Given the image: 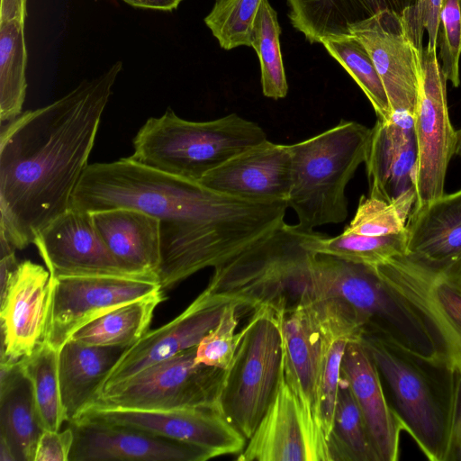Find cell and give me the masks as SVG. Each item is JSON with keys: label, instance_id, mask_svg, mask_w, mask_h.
Segmentation results:
<instances>
[{"label": "cell", "instance_id": "1", "mask_svg": "<svg viewBox=\"0 0 461 461\" xmlns=\"http://www.w3.org/2000/svg\"><path fill=\"white\" fill-rule=\"evenodd\" d=\"M71 207L90 213L140 210L160 222L157 276L163 292L206 267L217 268L285 222L286 201L256 203L213 191L129 157L88 165Z\"/></svg>", "mask_w": 461, "mask_h": 461}, {"label": "cell", "instance_id": "2", "mask_svg": "<svg viewBox=\"0 0 461 461\" xmlns=\"http://www.w3.org/2000/svg\"><path fill=\"white\" fill-rule=\"evenodd\" d=\"M122 61L57 101L22 113L0 134V232L15 247L71 208Z\"/></svg>", "mask_w": 461, "mask_h": 461}, {"label": "cell", "instance_id": "3", "mask_svg": "<svg viewBox=\"0 0 461 461\" xmlns=\"http://www.w3.org/2000/svg\"><path fill=\"white\" fill-rule=\"evenodd\" d=\"M361 341L402 429L429 460L447 461L459 370L375 334L365 332Z\"/></svg>", "mask_w": 461, "mask_h": 461}, {"label": "cell", "instance_id": "4", "mask_svg": "<svg viewBox=\"0 0 461 461\" xmlns=\"http://www.w3.org/2000/svg\"><path fill=\"white\" fill-rule=\"evenodd\" d=\"M292 296L294 301L302 296L339 300L355 312L365 332L428 358L445 357L421 318L375 267L312 253L294 282Z\"/></svg>", "mask_w": 461, "mask_h": 461}, {"label": "cell", "instance_id": "5", "mask_svg": "<svg viewBox=\"0 0 461 461\" xmlns=\"http://www.w3.org/2000/svg\"><path fill=\"white\" fill-rule=\"evenodd\" d=\"M371 128L341 120L333 127L290 145L291 179L287 205L304 233L340 223L348 217L346 187L365 162Z\"/></svg>", "mask_w": 461, "mask_h": 461}, {"label": "cell", "instance_id": "6", "mask_svg": "<svg viewBox=\"0 0 461 461\" xmlns=\"http://www.w3.org/2000/svg\"><path fill=\"white\" fill-rule=\"evenodd\" d=\"M266 140L261 126L235 113L192 122L168 109L142 125L133 138V153L129 158L156 170L199 182L231 157Z\"/></svg>", "mask_w": 461, "mask_h": 461}, {"label": "cell", "instance_id": "7", "mask_svg": "<svg viewBox=\"0 0 461 461\" xmlns=\"http://www.w3.org/2000/svg\"><path fill=\"white\" fill-rule=\"evenodd\" d=\"M282 337L277 309L253 310L238 332L235 355L226 370L220 400L226 419L249 439L263 417L277 384Z\"/></svg>", "mask_w": 461, "mask_h": 461}, {"label": "cell", "instance_id": "8", "mask_svg": "<svg viewBox=\"0 0 461 461\" xmlns=\"http://www.w3.org/2000/svg\"><path fill=\"white\" fill-rule=\"evenodd\" d=\"M196 347L148 366L110 387L93 405L145 411L185 407L221 411L226 370L196 363Z\"/></svg>", "mask_w": 461, "mask_h": 461}, {"label": "cell", "instance_id": "9", "mask_svg": "<svg viewBox=\"0 0 461 461\" xmlns=\"http://www.w3.org/2000/svg\"><path fill=\"white\" fill-rule=\"evenodd\" d=\"M461 259L435 265L408 254L375 267L421 318L436 341L461 371Z\"/></svg>", "mask_w": 461, "mask_h": 461}, {"label": "cell", "instance_id": "10", "mask_svg": "<svg viewBox=\"0 0 461 461\" xmlns=\"http://www.w3.org/2000/svg\"><path fill=\"white\" fill-rule=\"evenodd\" d=\"M447 80L437 50L423 48L413 128L417 157L413 175L416 202L426 204L445 194L448 164L456 153V131L448 112Z\"/></svg>", "mask_w": 461, "mask_h": 461}, {"label": "cell", "instance_id": "11", "mask_svg": "<svg viewBox=\"0 0 461 461\" xmlns=\"http://www.w3.org/2000/svg\"><path fill=\"white\" fill-rule=\"evenodd\" d=\"M164 292L156 276L50 278L44 342L57 351L88 322L125 303Z\"/></svg>", "mask_w": 461, "mask_h": 461}, {"label": "cell", "instance_id": "12", "mask_svg": "<svg viewBox=\"0 0 461 461\" xmlns=\"http://www.w3.org/2000/svg\"><path fill=\"white\" fill-rule=\"evenodd\" d=\"M78 419L140 429L203 449L212 457L239 454L247 439L220 410L208 407L145 411L93 405Z\"/></svg>", "mask_w": 461, "mask_h": 461}, {"label": "cell", "instance_id": "13", "mask_svg": "<svg viewBox=\"0 0 461 461\" xmlns=\"http://www.w3.org/2000/svg\"><path fill=\"white\" fill-rule=\"evenodd\" d=\"M349 34L369 53L384 85L392 114L413 115L421 72L422 50L402 14L389 10L349 27Z\"/></svg>", "mask_w": 461, "mask_h": 461}, {"label": "cell", "instance_id": "14", "mask_svg": "<svg viewBox=\"0 0 461 461\" xmlns=\"http://www.w3.org/2000/svg\"><path fill=\"white\" fill-rule=\"evenodd\" d=\"M239 461H330L326 438L306 417L282 362L271 401Z\"/></svg>", "mask_w": 461, "mask_h": 461}, {"label": "cell", "instance_id": "15", "mask_svg": "<svg viewBox=\"0 0 461 461\" xmlns=\"http://www.w3.org/2000/svg\"><path fill=\"white\" fill-rule=\"evenodd\" d=\"M231 302L237 301L205 288L175 319L156 330H148L122 352L105 376L98 397L146 367L198 346L217 325L225 306Z\"/></svg>", "mask_w": 461, "mask_h": 461}, {"label": "cell", "instance_id": "16", "mask_svg": "<svg viewBox=\"0 0 461 461\" xmlns=\"http://www.w3.org/2000/svg\"><path fill=\"white\" fill-rule=\"evenodd\" d=\"M50 278L76 276H135L115 258L92 213L71 207L34 240Z\"/></svg>", "mask_w": 461, "mask_h": 461}, {"label": "cell", "instance_id": "17", "mask_svg": "<svg viewBox=\"0 0 461 461\" xmlns=\"http://www.w3.org/2000/svg\"><path fill=\"white\" fill-rule=\"evenodd\" d=\"M50 274L30 260L20 262L0 294L1 361L18 362L44 342Z\"/></svg>", "mask_w": 461, "mask_h": 461}, {"label": "cell", "instance_id": "18", "mask_svg": "<svg viewBox=\"0 0 461 461\" xmlns=\"http://www.w3.org/2000/svg\"><path fill=\"white\" fill-rule=\"evenodd\" d=\"M294 303L277 309L282 366L304 414L323 433L320 422L321 335L317 303L306 296Z\"/></svg>", "mask_w": 461, "mask_h": 461}, {"label": "cell", "instance_id": "19", "mask_svg": "<svg viewBox=\"0 0 461 461\" xmlns=\"http://www.w3.org/2000/svg\"><path fill=\"white\" fill-rule=\"evenodd\" d=\"M74 442L68 461H204L203 449L131 427L78 419L68 423Z\"/></svg>", "mask_w": 461, "mask_h": 461}, {"label": "cell", "instance_id": "20", "mask_svg": "<svg viewBox=\"0 0 461 461\" xmlns=\"http://www.w3.org/2000/svg\"><path fill=\"white\" fill-rule=\"evenodd\" d=\"M290 145L266 140L231 157L199 182L218 193L256 203L287 201Z\"/></svg>", "mask_w": 461, "mask_h": 461}, {"label": "cell", "instance_id": "21", "mask_svg": "<svg viewBox=\"0 0 461 461\" xmlns=\"http://www.w3.org/2000/svg\"><path fill=\"white\" fill-rule=\"evenodd\" d=\"M416 157L412 114L393 113L389 120L377 118L364 162L368 196L391 202L412 187Z\"/></svg>", "mask_w": 461, "mask_h": 461}, {"label": "cell", "instance_id": "22", "mask_svg": "<svg viewBox=\"0 0 461 461\" xmlns=\"http://www.w3.org/2000/svg\"><path fill=\"white\" fill-rule=\"evenodd\" d=\"M340 376L353 393L379 461L397 460L402 429L387 402L377 368L361 339L348 344Z\"/></svg>", "mask_w": 461, "mask_h": 461}, {"label": "cell", "instance_id": "23", "mask_svg": "<svg viewBox=\"0 0 461 461\" xmlns=\"http://www.w3.org/2000/svg\"><path fill=\"white\" fill-rule=\"evenodd\" d=\"M92 216L108 249L129 273L157 276L160 222L156 217L131 208L96 212Z\"/></svg>", "mask_w": 461, "mask_h": 461}, {"label": "cell", "instance_id": "24", "mask_svg": "<svg viewBox=\"0 0 461 461\" xmlns=\"http://www.w3.org/2000/svg\"><path fill=\"white\" fill-rule=\"evenodd\" d=\"M406 254L435 265L461 259V188L413 207L406 224Z\"/></svg>", "mask_w": 461, "mask_h": 461}, {"label": "cell", "instance_id": "25", "mask_svg": "<svg viewBox=\"0 0 461 461\" xmlns=\"http://www.w3.org/2000/svg\"><path fill=\"white\" fill-rule=\"evenodd\" d=\"M126 348L68 340L59 351V378L65 420L71 423L97 400L103 382Z\"/></svg>", "mask_w": 461, "mask_h": 461}, {"label": "cell", "instance_id": "26", "mask_svg": "<svg viewBox=\"0 0 461 461\" xmlns=\"http://www.w3.org/2000/svg\"><path fill=\"white\" fill-rule=\"evenodd\" d=\"M313 299L317 303L321 335L320 422L327 440L332 428L342 357L348 344L361 339L365 330L355 312L345 303Z\"/></svg>", "mask_w": 461, "mask_h": 461}, {"label": "cell", "instance_id": "27", "mask_svg": "<svg viewBox=\"0 0 461 461\" xmlns=\"http://www.w3.org/2000/svg\"><path fill=\"white\" fill-rule=\"evenodd\" d=\"M293 26L312 43L346 36L349 27L379 12L402 14L415 0H286Z\"/></svg>", "mask_w": 461, "mask_h": 461}, {"label": "cell", "instance_id": "28", "mask_svg": "<svg viewBox=\"0 0 461 461\" xmlns=\"http://www.w3.org/2000/svg\"><path fill=\"white\" fill-rule=\"evenodd\" d=\"M0 406L1 436L11 446L16 461H34L43 429L20 361H1Z\"/></svg>", "mask_w": 461, "mask_h": 461}, {"label": "cell", "instance_id": "29", "mask_svg": "<svg viewBox=\"0 0 461 461\" xmlns=\"http://www.w3.org/2000/svg\"><path fill=\"white\" fill-rule=\"evenodd\" d=\"M164 299L160 293L121 305L88 322L70 339L91 346L127 348L148 331L154 310Z\"/></svg>", "mask_w": 461, "mask_h": 461}, {"label": "cell", "instance_id": "30", "mask_svg": "<svg viewBox=\"0 0 461 461\" xmlns=\"http://www.w3.org/2000/svg\"><path fill=\"white\" fill-rule=\"evenodd\" d=\"M327 444L330 461H379L357 402L341 376Z\"/></svg>", "mask_w": 461, "mask_h": 461}, {"label": "cell", "instance_id": "31", "mask_svg": "<svg viewBox=\"0 0 461 461\" xmlns=\"http://www.w3.org/2000/svg\"><path fill=\"white\" fill-rule=\"evenodd\" d=\"M24 22H0V120L10 122L22 113L27 82Z\"/></svg>", "mask_w": 461, "mask_h": 461}, {"label": "cell", "instance_id": "32", "mask_svg": "<svg viewBox=\"0 0 461 461\" xmlns=\"http://www.w3.org/2000/svg\"><path fill=\"white\" fill-rule=\"evenodd\" d=\"M304 247L314 254L333 256L349 262L376 267L406 253V230L399 234L370 237L343 231L335 237L307 233Z\"/></svg>", "mask_w": 461, "mask_h": 461}, {"label": "cell", "instance_id": "33", "mask_svg": "<svg viewBox=\"0 0 461 461\" xmlns=\"http://www.w3.org/2000/svg\"><path fill=\"white\" fill-rule=\"evenodd\" d=\"M29 380L33 402L43 430H59L66 421L59 378V351L43 342L20 360Z\"/></svg>", "mask_w": 461, "mask_h": 461}, {"label": "cell", "instance_id": "34", "mask_svg": "<svg viewBox=\"0 0 461 461\" xmlns=\"http://www.w3.org/2000/svg\"><path fill=\"white\" fill-rule=\"evenodd\" d=\"M321 43L359 86L377 118L389 120L392 112L384 85L364 45L352 35L325 38Z\"/></svg>", "mask_w": 461, "mask_h": 461}, {"label": "cell", "instance_id": "35", "mask_svg": "<svg viewBox=\"0 0 461 461\" xmlns=\"http://www.w3.org/2000/svg\"><path fill=\"white\" fill-rule=\"evenodd\" d=\"M279 34L276 12L267 0H263L254 23L251 47L260 62L263 95L275 100L285 97L288 91Z\"/></svg>", "mask_w": 461, "mask_h": 461}, {"label": "cell", "instance_id": "36", "mask_svg": "<svg viewBox=\"0 0 461 461\" xmlns=\"http://www.w3.org/2000/svg\"><path fill=\"white\" fill-rule=\"evenodd\" d=\"M415 202L414 186L391 202L362 195L355 215L344 231L370 237L404 232Z\"/></svg>", "mask_w": 461, "mask_h": 461}, {"label": "cell", "instance_id": "37", "mask_svg": "<svg viewBox=\"0 0 461 461\" xmlns=\"http://www.w3.org/2000/svg\"><path fill=\"white\" fill-rule=\"evenodd\" d=\"M263 0H216L204 23L224 50L251 46L254 23Z\"/></svg>", "mask_w": 461, "mask_h": 461}, {"label": "cell", "instance_id": "38", "mask_svg": "<svg viewBox=\"0 0 461 461\" xmlns=\"http://www.w3.org/2000/svg\"><path fill=\"white\" fill-rule=\"evenodd\" d=\"M238 302H231L224 308L217 323L196 347L195 362L227 370L235 355L240 311Z\"/></svg>", "mask_w": 461, "mask_h": 461}, {"label": "cell", "instance_id": "39", "mask_svg": "<svg viewBox=\"0 0 461 461\" xmlns=\"http://www.w3.org/2000/svg\"><path fill=\"white\" fill-rule=\"evenodd\" d=\"M443 76L453 86L460 85L461 0H442L438 17L437 49Z\"/></svg>", "mask_w": 461, "mask_h": 461}, {"label": "cell", "instance_id": "40", "mask_svg": "<svg viewBox=\"0 0 461 461\" xmlns=\"http://www.w3.org/2000/svg\"><path fill=\"white\" fill-rule=\"evenodd\" d=\"M442 0H415L414 4L402 14L409 32L418 48L423 49L424 31L428 33L427 48L437 50L438 17Z\"/></svg>", "mask_w": 461, "mask_h": 461}, {"label": "cell", "instance_id": "41", "mask_svg": "<svg viewBox=\"0 0 461 461\" xmlns=\"http://www.w3.org/2000/svg\"><path fill=\"white\" fill-rule=\"evenodd\" d=\"M74 442L70 426L65 430H43L36 447L34 461H68Z\"/></svg>", "mask_w": 461, "mask_h": 461}, {"label": "cell", "instance_id": "42", "mask_svg": "<svg viewBox=\"0 0 461 461\" xmlns=\"http://www.w3.org/2000/svg\"><path fill=\"white\" fill-rule=\"evenodd\" d=\"M447 461H461V371L458 374L450 449Z\"/></svg>", "mask_w": 461, "mask_h": 461}, {"label": "cell", "instance_id": "43", "mask_svg": "<svg viewBox=\"0 0 461 461\" xmlns=\"http://www.w3.org/2000/svg\"><path fill=\"white\" fill-rule=\"evenodd\" d=\"M27 17V0H1L0 22L18 19L23 22Z\"/></svg>", "mask_w": 461, "mask_h": 461}, {"label": "cell", "instance_id": "44", "mask_svg": "<svg viewBox=\"0 0 461 461\" xmlns=\"http://www.w3.org/2000/svg\"><path fill=\"white\" fill-rule=\"evenodd\" d=\"M135 8L173 11L184 0H122Z\"/></svg>", "mask_w": 461, "mask_h": 461}, {"label": "cell", "instance_id": "45", "mask_svg": "<svg viewBox=\"0 0 461 461\" xmlns=\"http://www.w3.org/2000/svg\"><path fill=\"white\" fill-rule=\"evenodd\" d=\"M0 461H16L13 449L4 437H0Z\"/></svg>", "mask_w": 461, "mask_h": 461}, {"label": "cell", "instance_id": "46", "mask_svg": "<svg viewBox=\"0 0 461 461\" xmlns=\"http://www.w3.org/2000/svg\"><path fill=\"white\" fill-rule=\"evenodd\" d=\"M455 155L461 158V129L456 131V145Z\"/></svg>", "mask_w": 461, "mask_h": 461}, {"label": "cell", "instance_id": "47", "mask_svg": "<svg viewBox=\"0 0 461 461\" xmlns=\"http://www.w3.org/2000/svg\"><path fill=\"white\" fill-rule=\"evenodd\" d=\"M458 278H459V282L461 284V265H460L459 271H458Z\"/></svg>", "mask_w": 461, "mask_h": 461}]
</instances>
